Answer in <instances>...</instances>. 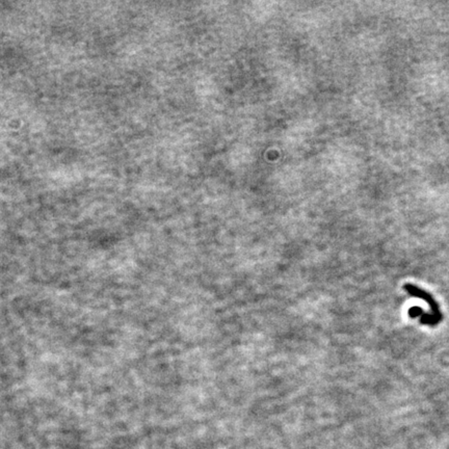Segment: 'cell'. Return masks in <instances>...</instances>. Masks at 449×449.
I'll return each instance as SVG.
<instances>
[{"instance_id": "obj_1", "label": "cell", "mask_w": 449, "mask_h": 449, "mask_svg": "<svg viewBox=\"0 0 449 449\" xmlns=\"http://www.w3.org/2000/svg\"><path fill=\"white\" fill-rule=\"evenodd\" d=\"M403 288H404V290L407 291L409 294H411L412 296L422 298L423 301L430 306V308L432 310V315L438 320V322H439V323L441 322L442 318H443V315H442V312H441V310L439 308V305H438V303L435 301V298L429 292L424 291L423 289H421V288H419L418 286L413 285V284H405L403 286Z\"/></svg>"}]
</instances>
